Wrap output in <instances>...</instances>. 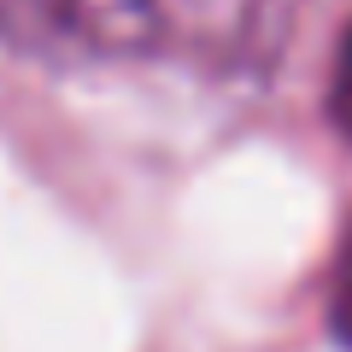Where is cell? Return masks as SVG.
<instances>
[{"mask_svg":"<svg viewBox=\"0 0 352 352\" xmlns=\"http://www.w3.org/2000/svg\"><path fill=\"white\" fill-rule=\"evenodd\" d=\"M329 329H335V340L352 352V229H346V241H340L335 276H329Z\"/></svg>","mask_w":352,"mask_h":352,"instance_id":"3","label":"cell"},{"mask_svg":"<svg viewBox=\"0 0 352 352\" xmlns=\"http://www.w3.org/2000/svg\"><path fill=\"white\" fill-rule=\"evenodd\" d=\"M164 36V0H0V41L41 65H124Z\"/></svg>","mask_w":352,"mask_h":352,"instance_id":"1","label":"cell"},{"mask_svg":"<svg viewBox=\"0 0 352 352\" xmlns=\"http://www.w3.org/2000/svg\"><path fill=\"white\" fill-rule=\"evenodd\" d=\"M329 124L352 141V18H346V30H340L335 71H329Z\"/></svg>","mask_w":352,"mask_h":352,"instance_id":"2","label":"cell"}]
</instances>
